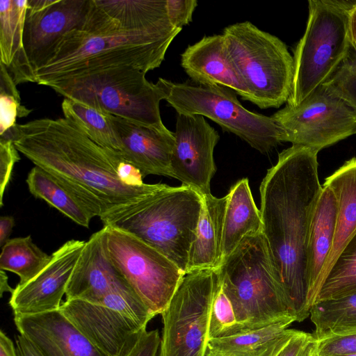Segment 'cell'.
I'll list each match as a JSON object with an SVG mask.
<instances>
[{"instance_id": "cell-1", "label": "cell", "mask_w": 356, "mask_h": 356, "mask_svg": "<svg viewBox=\"0 0 356 356\" xmlns=\"http://www.w3.org/2000/svg\"><path fill=\"white\" fill-rule=\"evenodd\" d=\"M316 151L292 145L278 155L260 188L262 234L276 282L295 321L310 314L307 244L321 193Z\"/></svg>"}, {"instance_id": "cell-2", "label": "cell", "mask_w": 356, "mask_h": 356, "mask_svg": "<svg viewBox=\"0 0 356 356\" xmlns=\"http://www.w3.org/2000/svg\"><path fill=\"white\" fill-rule=\"evenodd\" d=\"M0 138L12 140L18 152L54 176L95 217L163 186L124 184L117 171L124 161L121 154L98 145L64 117L16 124Z\"/></svg>"}, {"instance_id": "cell-3", "label": "cell", "mask_w": 356, "mask_h": 356, "mask_svg": "<svg viewBox=\"0 0 356 356\" xmlns=\"http://www.w3.org/2000/svg\"><path fill=\"white\" fill-rule=\"evenodd\" d=\"M177 35L129 31L92 0L85 21L58 42L33 83L57 82L102 70L132 67L145 72L159 67Z\"/></svg>"}, {"instance_id": "cell-4", "label": "cell", "mask_w": 356, "mask_h": 356, "mask_svg": "<svg viewBox=\"0 0 356 356\" xmlns=\"http://www.w3.org/2000/svg\"><path fill=\"white\" fill-rule=\"evenodd\" d=\"M202 207V197L193 189L163 184L151 193L110 209L99 218L104 227L140 239L186 274Z\"/></svg>"}, {"instance_id": "cell-5", "label": "cell", "mask_w": 356, "mask_h": 356, "mask_svg": "<svg viewBox=\"0 0 356 356\" xmlns=\"http://www.w3.org/2000/svg\"><path fill=\"white\" fill-rule=\"evenodd\" d=\"M219 273L240 332L294 320L275 278L262 232L245 237L223 260Z\"/></svg>"}, {"instance_id": "cell-6", "label": "cell", "mask_w": 356, "mask_h": 356, "mask_svg": "<svg viewBox=\"0 0 356 356\" xmlns=\"http://www.w3.org/2000/svg\"><path fill=\"white\" fill-rule=\"evenodd\" d=\"M356 1L309 0L304 35L293 51V79L286 105L296 106L324 84L351 49L348 15Z\"/></svg>"}, {"instance_id": "cell-7", "label": "cell", "mask_w": 356, "mask_h": 356, "mask_svg": "<svg viewBox=\"0 0 356 356\" xmlns=\"http://www.w3.org/2000/svg\"><path fill=\"white\" fill-rule=\"evenodd\" d=\"M227 56L260 108L286 103L293 79V58L286 44L250 22L225 27Z\"/></svg>"}, {"instance_id": "cell-8", "label": "cell", "mask_w": 356, "mask_h": 356, "mask_svg": "<svg viewBox=\"0 0 356 356\" xmlns=\"http://www.w3.org/2000/svg\"><path fill=\"white\" fill-rule=\"evenodd\" d=\"M146 72L132 67H120L63 80L51 88L65 98L80 101L115 116L169 131L159 109L165 93Z\"/></svg>"}, {"instance_id": "cell-9", "label": "cell", "mask_w": 356, "mask_h": 356, "mask_svg": "<svg viewBox=\"0 0 356 356\" xmlns=\"http://www.w3.org/2000/svg\"><path fill=\"white\" fill-rule=\"evenodd\" d=\"M157 83L177 113L207 117L263 154L282 142V131L270 116L247 110L223 86L175 83L163 78Z\"/></svg>"}, {"instance_id": "cell-10", "label": "cell", "mask_w": 356, "mask_h": 356, "mask_svg": "<svg viewBox=\"0 0 356 356\" xmlns=\"http://www.w3.org/2000/svg\"><path fill=\"white\" fill-rule=\"evenodd\" d=\"M59 310L107 356H127L155 316L136 293L117 291L100 304L66 300Z\"/></svg>"}, {"instance_id": "cell-11", "label": "cell", "mask_w": 356, "mask_h": 356, "mask_svg": "<svg viewBox=\"0 0 356 356\" xmlns=\"http://www.w3.org/2000/svg\"><path fill=\"white\" fill-rule=\"evenodd\" d=\"M220 281L219 268L184 275L161 313L158 356H205L210 314Z\"/></svg>"}, {"instance_id": "cell-12", "label": "cell", "mask_w": 356, "mask_h": 356, "mask_svg": "<svg viewBox=\"0 0 356 356\" xmlns=\"http://www.w3.org/2000/svg\"><path fill=\"white\" fill-rule=\"evenodd\" d=\"M105 227V244L116 268L154 315L167 307L185 275L156 249L124 231Z\"/></svg>"}, {"instance_id": "cell-13", "label": "cell", "mask_w": 356, "mask_h": 356, "mask_svg": "<svg viewBox=\"0 0 356 356\" xmlns=\"http://www.w3.org/2000/svg\"><path fill=\"white\" fill-rule=\"evenodd\" d=\"M282 142L318 152L356 134V111L325 84L296 106L286 105L270 116Z\"/></svg>"}, {"instance_id": "cell-14", "label": "cell", "mask_w": 356, "mask_h": 356, "mask_svg": "<svg viewBox=\"0 0 356 356\" xmlns=\"http://www.w3.org/2000/svg\"><path fill=\"white\" fill-rule=\"evenodd\" d=\"M91 3L92 0H28L22 49L8 68L17 85L33 82L35 72L62 37L81 26Z\"/></svg>"}, {"instance_id": "cell-15", "label": "cell", "mask_w": 356, "mask_h": 356, "mask_svg": "<svg viewBox=\"0 0 356 356\" xmlns=\"http://www.w3.org/2000/svg\"><path fill=\"white\" fill-rule=\"evenodd\" d=\"M172 177L200 195L211 193L210 182L216 167L213 152L220 136L199 115L177 113Z\"/></svg>"}, {"instance_id": "cell-16", "label": "cell", "mask_w": 356, "mask_h": 356, "mask_svg": "<svg viewBox=\"0 0 356 356\" xmlns=\"http://www.w3.org/2000/svg\"><path fill=\"white\" fill-rule=\"evenodd\" d=\"M86 241L70 240L51 254L49 264L35 277L17 284L9 305L14 315H35L58 310Z\"/></svg>"}, {"instance_id": "cell-17", "label": "cell", "mask_w": 356, "mask_h": 356, "mask_svg": "<svg viewBox=\"0 0 356 356\" xmlns=\"http://www.w3.org/2000/svg\"><path fill=\"white\" fill-rule=\"evenodd\" d=\"M105 231L103 227L86 241L68 282L66 300L100 304L112 292L136 293L109 257Z\"/></svg>"}, {"instance_id": "cell-18", "label": "cell", "mask_w": 356, "mask_h": 356, "mask_svg": "<svg viewBox=\"0 0 356 356\" xmlns=\"http://www.w3.org/2000/svg\"><path fill=\"white\" fill-rule=\"evenodd\" d=\"M19 334L42 356H107L58 309L35 315H14Z\"/></svg>"}, {"instance_id": "cell-19", "label": "cell", "mask_w": 356, "mask_h": 356, "mask_svg": "<svg viewBox=\"0 0 356 356\" xmlns=\"http://www.w3.org/2000/svg\"><path fill=\"white\" fill-rule=\"evenodd\" d=\"M123 159L136 168L143 177L149 175L172 177L174 133L163 131L111 115Z\"/></svg>"}, {"instance_id": "cell-20", "label": "cell", "mask_w": 356, "mask_h": 356, "mask_svg": "<svg viewBox=\"0 0 356 356\" xmlns=\"http://www.w3.org/2000/svg\"><path fill=\"white\" fill-rule=\"evenodd\" d=\"M181 65L195 84L221 86L250 102L249 91L229 59L223 35L204 36L181 55Z\"/></svg>"}, {"instance_id": "cell-21", "label": "cell", "mask_w": 356, "mask_h": 356, "mask_svg": "<svg viewBox=\"0 0 356 356\" xmlns=\"http://www.w3.org/2000/svg\"><path fill=\"white\" fill-rule=\"evenodd\" d=\"M202 207L196 237L192 243L186 274L218 268L222 263V238L228 194L216 197L202 195Z\"/></svg>"}, {"instance_id": "cell-22", "label": "cell", "mask_w": 356, "mask_h": 356, "mask_svg": "<svg viewBox=\"0 0 356 356\" xmlns=\"http://www.w3.org/2000/svg\"><path fill=\"white\" fill-rule=\"evenodd\" d=\"M323 185L333 192L337 217L333 245L320 277V287L342 249L356 232V157L326 177Z\"/></svg>"}, {"instance_id": "cell-23", "label": "cell", "mask_w": 356, "mask_h": 356, "mask_svg": "<svg viewBox=\"0 0 356 356\" xmlns=\"http://www.w3.org/2000/svg\"><path fill=\"white\" fill-rule=\"evenodd\" d=\"M337 217L336 197L332 190L323 185L313 213L307 244V272L313 304L320 289L323 268L333 245Z\"/></svg>"}, {"instance_id": "cell-24", "label": "cell", "mask_w": 356, "mask_h": 356, "mask_svg": "<svg viewBox=\"0 0 356 356\" xmlns=\"http://www.w3.org/2000/svg\"><path fill=\"white\" fill-rule=\"evenodd\" d=\"M225 211L222 261L247 236L262 232L260 210L257 209L249 186L248 179L237 181L228 193Z\"/></svg>"}, {"instance_id": "cell-25", "label": "cell", "mask_w": 356, "mask_h": 356, "mask_svg": "<svg viewBox=\"0 0 356 356\" xmlns=\"http://www.w3.org/2000/svg\"><path fill=\"white\" fill-rule=\"evenodd\" d=\"M110 17L125 30L177 35L167 14L166 1L95 0Z\"/></svg>"}, {"instance_id": "cell-26", "label": "cell", "mask_w": 356, "mask_h": 356, "mask_svg": "<svg viewBox=\"0 0 356 356\" xmlns=\"http://www.w3.org/2000/svg\"><path fill=\"white\" fill-rule=\"evenodd\" d=\"M26 181L30 193L36 198L44 200L76 224L89 227L93 214L51 174L35 165Z\"/></svg>"}, {"instance_id": "cell-27", "label": "cell", "mask_w": 356, "mask_h": 356, "mask_svg": "<svg viewBox=\"0 0 356 356\" xmlns=\"http://www.w3.org/2000/svg\"><path fill=\"white\" fill-rule=\"evenodd\" d=\"M309 316L318 341L356 332V293L316 301L311 307Z\"/></svg>"}, {"instance_id": "cell-28", "label": "cell", "mask_w": 356, "mask_h": 356, "mask_svg": "<svg viewBox=\"0 0 356 356\" xmlns=\"http://www.w3.org/2000/svg\"><path fill=\"white\" fill-rule=\"evenodd\" d=\"M61 107L64 118L74 122L94 142L120 152L121 145L111 120V114L67 98H64Z\"/></svg>"}, {"instance_id": "cell-29", "label": "cell", "mask_w": 356, "mask_h": 356, "mask_svg": "<svg viewBox=\"0 0 356 356\" xmlns=\"http://www.w3.org/2000/svg\"><path fill=\"white\" fill-rule=\"evenodd\" d=\"M51 255L38 248L30 236L9 239L2 247L0 269L19 277V284L35 277L49 264Z\"/></svg>"}, {"instance_id": "cell-30", "label": "cell", "mask_w": 356, "mask_h": 356, "mask_svg": "<svg viewBox=\"0 0 356 356\" xmlns=\"http://www.w3.org/2000/svg\"><path fill=\"white\" fill-rule=\"evenodd\" d=\"M294 321L288 319L262 328L209 339L205 356H254L265 343Z\"/></svg>"}, {"instance_id": "cell-31", "label": "cell", "mask_w": 356, "mask_h": 356, "mask_svg": "<svg viewBox=\"0 0 356 356\" xmlns=\"http://www.w3.org/2000/svg\"><path fill=\"white\" fill-rule=\"evenodd\" d=\"M355 293L356 232L336 259L319 289L315 302Z\"/></svg>"}, {"instance_id": "cell-32", "label": "cell", "mask_w": 356, "mask_h": 356, "mask_svg": "<svg viewBox=\"0 0 356 356\" xmlns=\"http://www.w3.org/2000/svg\"><path fill=\"white\" fill-rule=\"evenodd\" d=\"M28 0L0 1V63L10 67L22 49Z\"/></svg>"}, {"instance_id": "cell-33", "label": "cell", "mask_w": 356, "mask_h": 356, "mask_svg": "<svg viewBox=\"0 0 356 356\" xmlns=\"http://www.w3.org/2000/svg\"><path fill=\"white\" fill-rule=\"evenodd\" d=\"M318 340L314 335L285 329L265 343L254 356H317Z\"/></svg>"}, {"instance_id": "cell-34", "label": "cell", "mask_w": 356, "mask_h": 356, "mask_svg": "<svg viewBox=\"0 0 356 356\" xmlns=\"http://www.w3.org/2000/svg\"><path fill=\"white\" fill-rule=\"evenodd\" d=\"M0 136L16 123V118L28 115L31 110L21 105L17 84L8 68L0 63Z\"/></svg>"}, {"instance_id": "cell-35", "label": "cell", "mask_w": 356, "mask_h": 356, "mask_svg": "<svg viewBox=\"0 0 356 356\" xmlns=\"http://www.w3.org/2000/svg\"><path fill=\"white\" fill-rule=\"evenodd\" d=\"M240 332L232 305L221 284H218L212 302L209 340L224 337Z\"/></svg>"}, {"instance_id": "cell-36", "label": "cell", "mask_w": 356, "mask_h": 356, "mask_svg": "<svg viewBox=\"0 0 356 356\" xmlns=\"http://www.w3.org/2000/svg\"><path fill=\"white\" fill-rule=\"evenodd\" d=\"M324 84L356 111V53L352 47L345 60Z\"/></svg>"}, {"instance_id": "cell-37", "label": "cell", "mask_w": 356, "mask_h": 356, "mask_svg": "<svg viewBox=\"0 0 356 356\" xmlns=\"http://www.w3.org/2000/svg\"><path fill=\"white\" fill-rule=\"evenodd\" d=\"M356 355V332L336 335L318 341L317 356Z\"/></svg>"}, {"instance_id": "cell-38", "label": "cell", "mask_w": 356, "mask_h": 356, "mask_svg": "<svg viewBox=\"0 0 356 356\" xmlns=\"http://www.w3.org/2000/svg\"><path fill=\"white\" fill-rule=\"evenodd\" d=\"M20 159L18 150L10 140L0 138V206L10 181L13 166Z\"/></svg>"}, {"instance_id": "cell-39", "label": "cell", "mask_w": 356, "mask_h": 356, "mask_svg": "<svg viewBox=\"0 0 356 356\" xmlns=\"http://www.w3.org/2000/svg\"><path fill=\"white\" fill-rule=\"evenodd\" d=\"M196 0H167L166 9L170 24L177 29L188 24L196 7Z\"/></svg>"}, {"instance_id": "cell-40", "label": "cell", "mask_w": 356, "mask_h": 356, "mask_svg": "<svg viewBox=\"0 0 356 356\" xmlns=\"http://www.w3.org/2000/svg\"><path fill=\"white\" fill-rule=\"evenodd\" d=\"M160 343L158 330H145L127 356H156Z\"/></svg>"}, {"instance_id": "cell-41", "label": "cell", "mask_w": 356, "mask_h": 356, "mask_svg": "<svg viewBox=\"0 0 356 356\" xmlns=\"http://www.w3.org/2000/svg\"><path fill=\"white\" fill-rule=\"evenodd\" d=\"M117 171L121 181L127 185L137 186L144 184L140 172L124 160L120 162Z\"/></svg>"}, {"instance_id": "cell-42", "label": "cell", "mask_w": 356, "mask_h": 356, "mask_svg": "<svg viewBox=\"0 0 356 356\" xmlns=\"http://www.w3.org/2000/svg\"><path fill=\"white\" fill-rule=\"evenodd\" d=\"M16 348L18 356H42L36 348L20 334L16 337Z\"/></svg>"}, {"instance_id": "cell-43", "label": "cell", "mask_w": 356, "mask_h": 356, "mask_svg": "<svg viewBox=\"0 0 356 356\" xmlns=\"http://www.w3.org/2000/svg\"><path fill=\"white\" fill-rule=\"evenodd\" d=\"M15 225V219L10 216L0 218V246L2 248L9 240V236Z\"/></svg>"}, {"instance_id": "cell-44", "label": "cell", "mask_w": 356, "mask_h": 356, "mask_svg": "<svg viewBox=\"0 0 356 356\" xmlns=\"http://www.w3.org/2000/svg\"><path fill=\"white\" fill-rule=\"evenodd\" d=\"M0 356H18L13 341L2 330L0 332Z\"/></svg>"}, {"instance_id": "cell-45", "label": "cell", "mask_w": 356, "mask_h": 356, "mask_svg": "<svg viewBox=\"0 0 356 356\" xmlns=\"http://www.w3.org/2000/svg\"><path fill=\"white\" fill-rule=\"evenodd\" d=\"M348 30L351 47L356 53V3L349 12Z\"/></svg>"}, {"instance_id": "cell-46", "label": "cell", "mask_w": 356, "mask_h": 356, "mask_svg": "<svg viewBox=\"0 0 356 356\" xmlns=\"http://www.w3.org/2000/svg\"><path fill=\"white\" fill-rule=\"evenodd\" d=\"M14 289L11 288L8 284V276L6 271L0 270V295L2 296L3 292H10L13 293Z\"/></svg>"}, {"instance_id": "cell-47", "label": "cell", "mask_w": 356, "mask_h": 356, "mask_svg": "<svg viewBox=\"0 0 356 356\" xmlns=\"http://www.w3.org/2000/svg\"><path fill=\"white\" fill-rule=\"evenodd\" d=\"M352 356H356V355H352Z\"/></svg>"}]
</instances>
